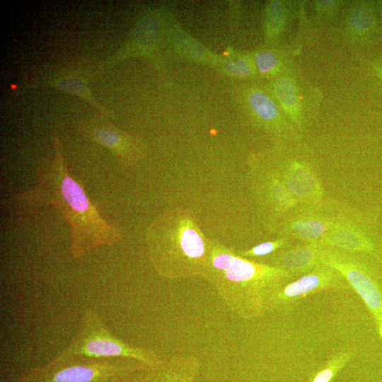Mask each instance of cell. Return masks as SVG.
<instances>
[{"label":"cell","instance_id":"8","mask_svg":"<svg viewBox=\"0 0 382 382\" xmlns=\"http://www.w3.org/2000/svg\"><path fill=\"white\" fill-rule=\"evenodd\" d=\"M77 132L84 139L108 149L126 168L133 167L144 156V146L139 139L103 118L82 120L77 125Z\"/></svg>","mask_w":382,"mask_h":382},{"label":"cell","instance_id":"19","mask_svg":"<svg viewBox=\"0 0 382 382\" xmlns=\"http://www.w3.org/2000/svg\"><path fill=\"white\" fill-rule=\"evenodd\" d=\"M226 68L229 72L236 76L247 75L250 71L249 64L244 59L236 62L228 61L226 63Z\"/></svg>","mask_w":382,"mask_h":382},{"label":"cell","instance_id":"1","mask_svg":"<svg viewBox=\"0 0 382 382\" xmlns=\"http://www.w3.org/2000/svg\"><path fill=\"white\" fill-rule=\"evenodd\" d=\"M52 141L53 158L40 161L35 185L16 195V200L30 205H52L59 212L70 227V253L74 259L82 258L95 248L116 244L122 239L120 230L102 216L83 186L70 175L56 133Z\"/></svg>","mask_w":382,"mask_h":382},{"label":"cell","instance_id":"12","mask_svg":"<svg viewBox=\"0 0 382 382\" xmlns=\"http://www.w3.org/2000/svg\"><path fill=\"white\" fill-rule=\"evenodd\" d=\"M275 92L284 109L296 123L300 122L301 103L298 89L289 79H281L275 84Z\"/></svg>","mask_w":382,"mask_h":382},{"label":"cell","instance_id":"15","mask_svg":"<svg viewBox=\"0 0 382 382\" xmlns=\"http://www.w3.org/2000/svg\"><path fill=\"white\" fill-rule=\"evenodd\" d=\"M348 21L352 30L358 34H364L372 28L374 16L367 6L358 5L351 11Z\"/></svg>","mask_w":382,"mask_h":382},{"label":"cell","instance_id":"5","mask_svg":"<svg viewBox=\"0 0 382 382\" xmlns=\"http://www.w3.org/2000/svg\"><path fill=\"white\" fill-rule=\"evenodd\" d=\"M149 369L132 359L86 358L55 367L37 366L12 382H130Z\"/></svg>","mask_w":382,"mask_h":382},{"label":"cell","instance_id":"2","mask_svg":"<svg viewBox=\"0 0 382 382\" xmlns=\"http://www.w3.org/2000/svg\"><path fill=\"white\" fill-rule=\"evenodd\" d=\"M294 277L281 267L238 255L212 241L202 276L231 311L246 320L257 318L271 309L275 295Z\"/></svg>","mask_w":382,"mask_h":382},{"label":"cell","instance_id":"21","mask_svg":"<svg viewBox=\"0 0 382 382\" xmlns=\"http://www.w3.org/2000/svg\"><path fill=\"white\" fill-rule=\"evenodd\" d=\"M377 70H378V71L379 73V75L382 78V63L380 64L379 65H378Z\"/></svg>","mask_w":382,"mask_h":382},{"label":"cell","instance_id":"3","mask_svg":"<svg viewBox=\"0 0 382 382\" xmlns=\"http://www.w3.org/2000/svg\"><path fill=\"white\" fill-rule=\"evenodd\" d=\"M146 241L149 260L161 277L175 279L202 276L211 241L187 210L175 209L160 214L149 226Z\"/></svg>","mask_w":382,"mask_h":382},{"label":"cell","instance_id":"22","mask_svg":"<svg viewBox=\"0 0 382 382\" xmlns=\"http://www.w3.org/2000/svg\"><path fill=\"white\" fill-rule=\"evenodd\" d=\"M139 377H140V376H139ZM139 378H136V379H134V380H133V381H130V382H138Z\"/></svg>","mask_w":382,"mask_h":382},{"label":"cell","instance_id":"7","mask_svg":"<svg viewBox=\"0 0 382 382\" xmlns=\"http://www.w3.org/2000/svg\"><path fill=\"white\" fill-rule=\"evenodd\" d=\"M322 262L337 270L366 305L382 338V274L380 263L370 256L323 248Z\"/></svg>","mask_w":382,"mask_h":382},{"label":"cell","instance_id":"10","mask_svg":"<svg viewBox=\"0 0 382 382\" xmlns=\"http://www.w3.org/2000/svg\"><path fill=\"white\" fill-rule=\"evenodd\" d=\"M200 368L197 357L177 356L163 360L156 367L143 374L138 382H196Z\"/></svg>","mask_w":382,"mask_h":382},{"label":"cell","instance_id":"11","mask_svg":"<svg viewBox=\"0 0 382 382\" xmlns=\"http://www.w3.org/2000/svg\"><path fill=\"white\" fill-rule=\"evenodd\" d=\"M323 247L316 243H304L303 245L284 252L277 260L274 266L281 267L294 276L306 274L322 262Z\"/></svg>","mask_w":382,"mask_h":382},{"label":"cell","instance_id":"20","mask_svg":"<svg viewBox=\"0 0 382 382\" xmlns=\"http://www.w3.org/2000/svg\"><path fill=\"white\" fill-rule=\"evenodd\" d=\"M333 376L331 368H326L320 371L314 378L313 382H328Z\"/></svg>","mask_w":382,"mask_h":382},{"label":"cell","instance_id":"14","mask_svg":"<svg viewBox=\"0 0 382 382\" xmlns=\"http://www.w3.org/2000/svg\"><path fill=\"white\" fill-rule=\"evenodd\" d=\"M250 105L255 113L266 121H272L278 115L276 105L264 93L255 91L250 96Z\"/></svg>","mask_w":382,"mask_h":382},{"label":"cell","instance_id":"13","mask_svg":"<svg viewBox=\"0 0 382 382\" xmlns=\"http://www.w3.org/2000/svg\"><path fill=\"white\" fill-rule=\"evenodd\" d=\"M52 85L64 91L80 96L100 110L103 115L108 112L94 98L83 80L74 77L62 78L52 82Z\"/></svg>","mask_w":382,"mask_h":382},{"label":"cell","instance_id":"17","mask_svg":"<svg viewBox=\"0 0 382 382\" xmlns=\"http://www.w3.org/2000/svg\"><path fill=\"white\" fill-rule=\"evenodd\" d=\"M282 5L278 1H273L268 10V26L270 30L276 33L283 24L284 16Z\"/></svg>","mask_w":382,"mask_h":382},{"label":"cell","instance_id":"9","mask_svg":"<svg viewBox=\"0 0 382 382\" xmlns=\"http://www.w3.org/2000/svg\"><path fill=\"white\" fill-rule=\"evenodd\" d=\"M346 282L337 270L323 263L282 287L274 297L271 308L310 294L341 287L345 285Z\"/></svg>","mask_w":382,"mask_h":382},{"label":"cell","instance_id":"16","mask_svg":"<svg viewBox=\"0 0 382 382\" xmlns=\"http://www.w3.org/2000/svg\"><path fill=\"white\" fill-rule=\"evenodd\" d=\"M288 241L287 239L284 238H281L279 239L267 241L262 243H260L245 252H243L241 255L242 257H258L268 255L276 250L282 248Z\"/></svg>","mask_w":382,"mask_h":382},{"label":"cell","instance_id":"23","mask_svg":"<svg viewBox=\"0 0 382 382\" xmlns=\"http://www.w3.org/2000/svg\"><path fill=\"white\" fill-rule=\"evenodd\" d=\"M381 13H382V3L381 4Z\"/></svg>","mask_w":382,"mask_h":382},{"label":"cell","instance_id":"4","mask_svg":"<svg viewBox=\"0 0 382 382\" xmlns=\"http://www.w3.org/2000/svg\"><path fill=\"white\" fill-rule=\"evenodd\" d=\"M127 358L158 366L162 359L152 349L133 346L112 335L93 308L83 311L78 330L67 347L44 365L55 367L79 359Z\"/></svg>","mask_w":382,"mask_h":382},{"label":"cell","instance_id":"6","mask_svg":"<svg viewBox=\"0 0 382 382\" xmlns=\"http://www.w3.org/2000/svg\"><path fill=\"white\" fill-rule=\"evenodd\" d=\"M357 210L338 201L323 199L296 205L272 224L287 240L315 243L352 217Z\"/></svg>","mask_w":382,"mask_h":382},{"label":"cell","instance_id":"18","mask_svg":"<svg viewBox=\"0 0 382 382\" xmlns=\"http://www.w3.org/2000/svg\"><path fill=\"white\" fill-rule=\"evenodd\" d=\"M256 62L259 71L265 74L274 70L278 64L276 55L270 52H263L256 56Z\"/></svg>","mask_w":382,"mask_h":382}]
</instances>
